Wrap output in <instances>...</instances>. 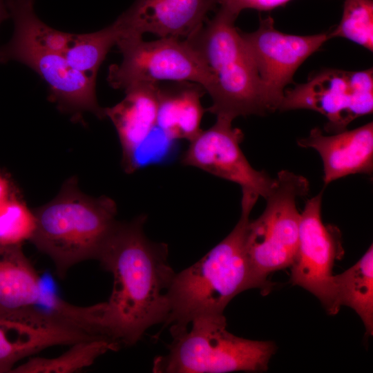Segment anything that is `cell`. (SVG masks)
<instances>
[{"label":"cell","mask_w":373,"mask_h":373,"mask_svg":"<svg viewBox=\"0 0 373 373\" xmlns=\"http://www.w3.org/2000/svg\"><path fill=\"white\" fill-rule=\"evenodd\" d=\"M146 218L118 221L97 258L113 278L111 296L102 303V333L120 345L135 344L169 314L168 292L175 272L167 245L145 235Z\"/></svg>","instance_id":"cell-1"},{"label":"cell","mask_w":373,"mask_h":373,"mask_svg":"<svg viewBox=\"0 0 373 373\" xmlns=\"http://www.w3.org/2000/svg\"><path fill=\"white\" fill-rule=\"evenodd\" d=\"M19 61L36 71L49 86L50 97L64 112L79 116L90 112L99 119L104 108L97 102L96 78L73 68L63 54L37 44L23 31L15 28L12 39L0 48V62Z\"/></svg>","instance_id":"cell-11"},{"label":"cell","mask_w":373,"mask_h":373,"mask_svg":"<svg viewBox=\"0 0 373 373\" xmlns=\"http://www.w3.org/2000/svg\"><path fill=\"white\" fill-rule=\"evenodd\" d=\"M95 337L58 322L33 307L0 314V373L11 372L21 359L46 348L71 345Z\"/></svg>","instance_id":"cell-13"},{"label":"cell","mask_w":373,"mask_h":373,"mask_svg":"<svg viewBox=\"0 0 373 373\" xmlns=\"http://www.w3.org/2000/svg\"><path fill=\"white\" fill-rule=\"evenodd\" d=\"M8 180L0 173V206L12 195Z\"/></svg>","instance_id":"cell-26"},{"label":"cell","mask_w":373,"mask_h":373,"mask_svg":"<svg viewBox=\"0 0 373 373\" xmlns=\"http://www.w3.org/2000/svg\"><path fill=\"white\" fill-rule=\"evenodd\" d=\"M160 84H137L126 89L124 98L104 108L113 124L122 147V165L132 173L142 167L146 146L157 128Z\"/></svg>","instance_id":"cell-15"},{"label":"cell","mask_w":373,"mask_h":373,"mask_svg":"<svg viewBox=\"0 0 373 373\" xmlns=\"http://www.w3.org/2000/svg\"><path fill=\"white\" fill-rule=\"evenodd\" d=\"M42 285L21 245L0 244V314L15 313L34 306Z\"/></svg>","instance_id":"cell-18"},{"label":"cell","mask_w":373,"mask_h":373,"mask_svg":"<svg viewBox=\"0 0 373 373\" xmlns=\"http://www.w3.org/2000/svg\"><path fill=\"white\" fill-rule=\"evenodd\" d=\"M337 301L359 316L366 336L373 334V246L344 272L334 275Z\"/></svg>","instance_id":"cell-19"},{"label":"cell","mask_w":373,"mask_h":373,"mask_svg":"<svg viewBox=\"0 0 373 373\" xmlns=\"http://www.w3.org/2000/svg\"><path fill=\"white\" fill-rule=\"evenodd\" d=\"M323 191L309 199L301 213L298 246L290 266V281L312 293L328 314L335 315L341 307L333 267L344 251L340 230L322 220Z\"/></svg>","instance_id":"cell-9"},{"label":"cell","mask_w":373,"mask_h":373,"mask_svg":"<svg viewBox=\"0 0 373 373\" xmlns=\"http://www.w3.org/2000/svg\"><path fill=\"white\" fill-rule=\"evenodd\" d=\"M204 88L189 82H173L169 87L160 86L157 128L171 142H190L202 131L204 110L200 99Z\"/></svg>","instance_id":"cell-17"},{"label":"cell","mask_w":373,"mask_h":373,"mask_svg":"<svg viewBox=\"0 0 373 373\" xmlns=\"http://www.w3.org/2000/svg\"><path fill=\"white\" fill-rule=\"evenodd\" d=\"M329 34L330 38H345L373 52V1L344 0L341 21Z\"/></svg>","instance_id":"cell-23"},{"label":"cell","mask_w":373,"mask_h":373,"mask_svg":"<svg viewBox=\"0 0 373 373\" xmlns=\"http://www.w3.org/2000/svg\"><path fill=\"white\" fill-rule=\"evenodd\" d=\"M302 148L316 150L323 164L325 185L347 175L373 171V123L352 130L325 135L318 128L297 142Z\"/></svg>","instance_id":"cell-16"},{"label":"cell","mask_w":373,"mask_h":373,"mask_svg":"<svg viewBox=\"0 0 373 373\" xmlns=\"http://www.w3.org/2000/svg\"><path fill=\"white\" fill-rule=\"evenodd\" d=\"M309 190V181L304 176L287 170L279 171L265 198L264 211L247 224L246 253L265 294L272 289L269 275L290 267L295 259L301 220L297 201Z\"/></svg>","instance_id":"cell-6"},{"label":"cell","mask_w":373,"mask_h":373,"mask_svg":"<svg viewBox=\"0 0 373 373\" xmlns=\"http://www.w3.org/2000/svg\"><path fill=\"white\" fill-rule=\"evenodd\" d=\"M217 4L218 0H135L114 22L120 39L149 32L185 39L203 25Z\"/></svg>","instance_id":"cell-14"},{"label":"cell","mask_w":373,"mask_h":373,"mask_svg":"<svg viewBox=\"0 0 373 373\" xmlns=\"http://www.w3.org/2000/svg\"><path fill=\"white\" fill-rule=\"evenodd\" d=\"M172 338L168 352L154 359L153 372H263L276 350L274 342L246 339L229 332L224 314L197 318Z\"/></svg>","instance_id":"cell-5"},{"label":"cell","mask_w":373,"mask_h":373,"mask_svg":"<svg viewBox=\"0 0 373 373\" xmlns=\"http://www.w3.org/2000/svg\"><path fill=\"white\" fill-rule=\"evenodd\" d=\"M258 198L254 191L242 189L240 217L232 231L193 265L175 273L168 292L169 314L164 323L171 336L197 318L223 314L238 294L260 289L245 249L249 216Z\"/></svg>","instance_id":"cell-2"},{"label":"cell","mask_w":373,"mask_h":373,"mask_svg":"<svg viewBox=\"0 0 373 373\" xmlns=\"http://www.w3.org/2000/svg\"><path fill=\"white\" fill-rule=\"evenodd\" d=\"M307 109L324 115V130L336 133L354 119L372 113L373 70L348 71L326 68L306 82L285 89L280 111Z\"/></svg>","instance_id":"cell-8"},{"label":"cell","mask_w":373,"mask_h":373,"mask_svg":"<svg viewBox=\"0 0 373 373\" xmlns=\"http://www.w3.org/2000/svg\"><path fill=\"white\" fill-rule=\"evenodd\" d=\"M236 17L220 8L216 15L185 40L204 62L211 76L207 111L233 119L271 113L257 68L240 31Z\"/></svg>","instance_id":"cell-3"},{"label":"cell","mask_w":373,"mask_h":373,"mask_svg":"<svg viewBox=\"0 0 373 373\" xmlns=\"http://www.w3.org/2000/svg\"><path fill=\"white\" fill-rule=\"evenodd\" d=\"M241 35L257 68L271 113L279 110L286 86L293 82L300 65L331 39L329 30L311 35L280 32L271 16L260 18L255 31L241 32Z\"/></svg>","instance_id":"cell-10"},{"label":"cell","mask_w":373,"mask_h":373,"mask_svg":"<svg viewBox=\"0 0 373 373\" xmlns=\"http://www.w3.org/2000/svg\"><path fill=\"white\" fill-rule=\"evenodd\" d=\"M116 45L122 61L110 66L107 78L114 88L189 82L201 86L207 93L210 86L211 76L204 62L185 39L160 37L146 41L142 37H126Z\"/></svg>","instance_id":"cell-7"},{"label":"cell","mask_w":373,"mask_h":373,"mask_svg":"<svg viewBox=\"0 0 373 373\" xmlns=\"http://www.w3.org/2000/svg\"><path fill=\"white\" fill-rule=\"evenodd\" d=\"M32 307L72 328L93 336L105 337L101 328L102 303L87 307L76 306L42 285L39 298Z\"/></svg>","instance_id":"cell-22"},{"label":"cell","mask_w":373,"mask_h":373,"mask_svg":"<svg viewBox=\"0 0 373 373\" xmlns=\"http://www.w3.org/2000/svg\"><path fill=\"white\" fill-rule=\"evenodd\" d=\"M34 213L36 227L30 241L51 259L60 278L79 262L97 260L118 222L115 202L84 194L75 178Z\"/></svg>","instance_id":"cell-4"},{"label":"cell","mask_w":373,"mask_h":373,"mask_svg":"<svg viewBox=\"0 0 373 373\" xmlns=\"http://www.w3.org/2000/svg\"><path fill=\"white\" fill-rule=\"evenodd\" d=\"M120 36L115 22L95 32L74 35L64 56L73 68L96 78L100 65Z\"/></svg>","instance_id":"cell-21"},{"label":"cell","mask_w":373,"mask_h":373,"mask_svg":"<svg viewBox=\"0 0 373 373\" xmlns=\"http://www.w3.org/2000/svg\"><path fill=\"white\" fill-rule=\"evenodd\" d=\"M232 122L230 119L216 117L212 126L202 130L189 142L181 163L236 183L241 189L251 190L265 198L274 178L251 165L240 148L244 134L233 127Z\"/></svg>","instance_id":"cell-12"},{"label":"cell","mask_w":373,"mask_h":373,"mask_svg":"<svg viewBox=\"0 0 373 373\" xmlns=\"http://www.w3.org/2000/svg\"><path fill=\"white\" fill-rule=\"evenodd\" d=\"M120 347L119 343L106 337L79 341L55 358L33 357L15 366L13 373H70L91 365L100 356Z\"/></svg>","instance_id":"cell-20"},{"label":"cell","mask_w":373,"mask_h":373,"mask_svg":"<svg viewBox=\"0 0 373 373\" xmlns=\"http://www.w3.org/2000/svg\"><path fill=\"white\" fill-rule=\"evenodd\" d=\"M36 227L34 211L12 195L0 206V244L21 245L30 240Z\"/></svg>","instance_id":"cell-24"},{"label":"cell","mask_w":373,"mask_h":373,"mask_svg":"<svg viewBox=\"0 0 373 373\" xmlns=\"http://www.w3.org/2000/svg\"><path fill=\"white\" fill-rule=\"evenodd\" d=\"M289 1L291 0H218V3L238 17L245 9L268 10L283 6Z\"/></svg>","instance_id":"cell-25"},{"label":"cell","mask_w":373,"mask_h":373,"mask_svg":"<svg viewBox=\"0 0 373 373\" xmlns=\"http://www.w3.org/2000/svg\"><path fill=\"white\" fill-rule=\"evenodd\" d=\"M7 0H0V23L9 17Z\"/></svg>","instance_id":"cell-27"}]
</instances>
